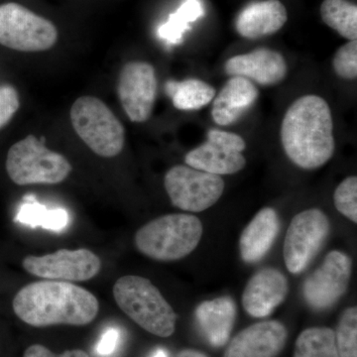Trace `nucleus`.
I'll list each match as a JSON object with an SVG mask.
<instances>
[{
	"label": "nucleus",
	"instance_id": "nucleus-10",
	"mask_svg": "<svg viewBox=\"0 0 357 357\" xmlns=\"http://www.w3.org/2000/svg\"><path fill=\"white\" fill-rule=\"evenodd\" d=\"M23 268L33 276L44 280L62 282L88 281L100 273L102 261L89 249H60L43 256H26Z\"/></svg>",
	"mask_w": 357,
	"mask_h": 357
},
{
	"label": "nucleus",
	"instance_id": "nucleus-9",
	"mask_svg": "<svg viewBox=\"0 0 357 357\" xmlns=\"http://www.w3.org/2000/svg\"><path fill=\"white\" fill-rule=\"evenodd\" d=\"M330 231V220L319 208H310L293 218L283 248L284 261L291 273L300 274L307 269L323 248Z\"/></svg>",
	"mask_w": 357,
	"mask_h": 357
},
{
	"label": "nucleus",
	"instance_id": "nucleus-2",
	"mask_svg": "<svg viewBox=\"0 0 357 357\" xmlns=\"http://www.w3.org/2000/svg\"><path fill=\"white\" fill-rule=\"evenodd\" d=\"M281 142L288 158L299 168L314 170L328 163L335 150L328 102L314 95L293 102L282 121Z\"/></svg>",
	"mask_w": 357,
	"mask_h": 357
},
{
	"label": "nucleus",
	"instance_id": "nucleus-8",
	"mask_svg": "<svg viewBox=\"0 0 357 357\" xmlns=\"http://www.w3.org/2000/svg\"><path fill=\"white\" fill-rule=\"evenodd\" d=\"M164 185L173 206L190 213H201L217 204L225 187L220 176L188 165L171 168Z\"/></svg>",
	"mask_w": 357,
	"mask_h": 357
},
{
	"label": "nucleus",
	"instance_id": "nucleus-18",
	"mask_svg": "<svg viewBox=\"0 0 357 357\" xmlns=\"http://www.w3.org/2000/svg\"><path fill=\"white\" fill-rule=\"evenodd\" d=\"M288 20L286 7L279 0L249 4L237 16L236 29L241 37L258 39L275 34Z\"/></svg>",
	"mask_w": 357,
	"mask_h": 357
},
{
	"label": "nucleus",
	"instance_id": "nucleus-23",
	"mask_svg": "<svg viewBox=\"0 0 357 357\" xmlns=\"http://www.w3.org/2000/svg\"><path fill=\"white\" fill-rule=\"evenodd\" d=\"M16 220L31 227H42L45 229L61 231L67 227L69 215L63 208L48 210L43 204L37 203L35 197H27L21 204Z\"/></svg>",
	"mask_w": 357,
	"mask_h": 357
},
{
	"label": "nucleus",
	"instance_id": "nucleus-13",
	"mask_svg": "<svg viewBox=\"0 0 357 357\" xmlns=\"http://www.w3.org/2000/svg\"><path fill=\"white\" fill-rule=\"evenodd\" d=\"M117 93L131 121H147L156 100L157 79L153 66L139 61L124 65L119 75Z\"/></svg>",
	"mask_w": 357,
	"mask_h": 357
},
{
	"label": "nucleus",
	"instance_id": "nucleus-32",
	"mask_svg": "<svg viewBox=\"0 0 357 357\" xmlns=\"http://www.w3.org/2000/svg\"><path fill=\"white\" fill-rule=\"evenodd\" d=\"M176 357H208L203 352L195 351V349H184V351L178 352Z\"/></svg>",
	"mask_w": 357,
	"mask_h": 357
},
{
	"label": "nucleus",
	"instance_id": "nucleus-20",
	"mask_svg": "<svg viewBox=\"0 0 357 357\" xmlns=\"http://www.w3.org/2000/svg\"><path fill=\"white\" fill-rule=\"evenodd\" d=\"M280 230L276 211L264 208L246 225L239 239L241 259L245 263L260 261L273 245Z\"/></svg>",
	"mask_w": 357,
	"mask_h": 357
},
{
	"label": "nucleus",
	"instance_id": "nucleus-25",
	"mask_svg": "<svg viewBox=\"0 0 357 357\" xmlns=\"http://www.w3.org/2000/svg\"><path fill=\"white\" fill-rule=\"evenodd\" d=\"M203 15L204 8L199 0H185L176 13L169 16L165 24L159 28V36L170 44L181 43L190 24Z\"/></svg>",
	"mask_w": 357,
	"mask_h": 357
},
{
	"label": "nucleus",
	"instance_id": "nucleus-7",
	"mask_svg": "<svg viewBox=\"0 0 357 357\" xmlns=\"http://www.w3.org/2000/svg\"><path fill=\"white\" fill-rule=\"evenodd\" d=\"M58 40L51 21L32 13L21 4L0 6V44L20 52L49 50Z\"/></svg>",
	"mask_w": 357,
	"mask_h": 357
},
{
	"label": "nucleus",
	"instance_id": "nucleus-29",
	"mask_svg": "<svg viewBox=\"0 0 357 357\" xmlns=\"http://www.w3.org/2000/svg\"><path fill=\"white\" fill-rule=\"evenodd\" d=\"M20 105V96L13 86H0V129L11 121Z\"/></svg>",
	"mask_w": 357,
	"mask_h": 357
},
{
	"label": "nucleus",
	"instance_id": "nucleus-1",
	"mask_svg": "<svg viewBox=\"0 0 357 357\" xmlns=\"http://www.w3.org/2000/svg\"><path fill=\"white\" fill-rule=\"evenodd\" d=\"M13 311L27 325L86 326L96 318L100 304L93 293L70 282L42 280L21 288Z\"/></svg>",
	"mask_w": 357,
	"mask_h": 357
},
{
	"label": "nucleus",
	"instance_id": "nucleus-27",
	"mask_svg": "<svg viewBox=\"0 0 357 357\" xmlns=\"http://www.w3.org/2000/svg\"><path fill=\"white\" fill-rule=\"evenodd\" d=\"M335 208L352 222H357V178H345L337 185L333 195Z\"/></svg>",
	"mask_w": 357,
	"mask_h": 357
},
{
	"label": "nucleus",
	"instance_id": "nucleus-12",
	"mask_svg": "<svg viewBox=\"0 0 357 357\" xmlns=\"http://www.w3.org/2000/svg\"><path fill=\"white\" fill-rule=\"evenodd\" d=\"M245 147V141L237 134L211 129L206 142L185 155V162L204 172L232 175L246 165L243 154Z\"/></svg>",
	"mask_w": 357,
	"mask_h": 357
},
{
	"label": "nucleus",
	"instance_id": "nucleus-17",
	"mask_svg": "<svg viewBox=\"0 0 357 357\" xmlns=\"http://www.w3.org/2000/svg\"><path fill=\"white\" fill-rule=\"evenodd\" d=\"M259 96L255 84L243 77H231L215 96L211 109L213 121L227 126L241 119Z\"/></svg>",
	"mask_w": 357,
	"mask_h": 357
},
{
	"label": "nucleus",
	"instance_id": "nucleus-28",
	"mask_svg": "<svg viewBox=\"0 0 357 357\" xmlns=\"http://www.w3.org/2000/svg\"><path fill=\"white\" fill-rule=\"evenodd\" d=\"M333 69L338 77L345 79H356L357 77V41H349L338 49L333 62Z\"/></svg>",
	"mask_w": 357,
	"mask_h": 357
},
{
	"label": "nucleus",
	"instance_id": "nucleus-21",
	"mask_svg": "<svg viewBox=\"0 0 357 357\" xmlns=\"http://www.w3.org/2000/svg\"><path fill=\"white\" fill-rule=\"evenodd\" d=\"M165 89L167 95L172 98L174 107L180 110L203 109L215 96V89L211 84L197 79L169 81Z\"/></svg>",
	"mask_w": 357,
	"mask_h": 357
},
{
	"label": "nucleus",
	"instance_id": "nucleus-30",
	"mask_svg": "<svg viewBox=\"0 0 357 357\" xmlns=\"http://www.w3.org/2000/svg\"><path fill=\"white\" fill-rule=\"evenodd\" d=\"M23 357H89V356L82 349H70L61 354H55L44 345L33 344L26 349Z\"/></svg>",
	"mask_w": 357,
	"mask_h": 357
},
{
	"label": "nucleus",
	"instance_id": "nucleus-11",
	"mask_svg": "<svg viewBox=\"0 0 357 357\" xmlns=\"http://www.w3.org/2000/svg\"><path fill=\"white\" fill-rule=\"evenodd\" d=\"M352 261L347 253L333 250L312 272L303 286L305 301L312 309L323 311L337 304L351 281Z\"/></svg>",
	"mask_w": 357,
	"mask_h": 357
},
{
	"label": "nucleus",
	"instance_id": "nucleus-33",
	"mask_svg": "<svg viewBox=\"0 0 357 357\" xmlns=\"http://www.w3.org/2000/svg\"><path fill=\"white\" fill-rule=\"evenodd\" d=\"M151 357H168V354H167L164 349H158V351L154 352L153 356Z\"/></svg>",
	"mask_w": 357,
	"mask_h": 357
},
{
	"label": "nucleus",
	"instance_id": "nucleus-5",
	"mask_svg": "<svg viewBox=\"0 0 357 357\" xmlns=\"http://www.w3.org/2000/svg\"><path fill=\"white\" fill-rule=\"evenodd\" d=\"M6 171L16 185H55L72 172L66 157L45 146V138L28 135L9 149Z\"/></svg>",
	"mask_w": 357,
	"mask_h": 357
},
{
	"label": "nucleus",
	"instance_id": "nucleus-6",
	"mask_svg": "<svg viewBox=\"0 0 357 357\" xmlns=\"http://www.w3.org/2000/svg\"><path fill=\"white\" fill-rule=\"evenodd\" d=\"M70 121L79 138L96 154L112 158L123 149V126L100 98L89 96L77 98L70 109Z\"/></svg>",
	"mask_w": 357,
	"mask_h": 357
},
{
	"label": "nucleus",
	"instance_id": "nucleus-19",
	"mask_svg": "<svg viewBox=\"0 0 357 357\" xmlns=\"http://www.w3.org/2000/svg\"><path fill=\"white\" fill-rule=\"evenodd\" d=\"M197 324L208 344L223 347L229 342L236 323V302L229 296L201 303L195 312Z\"/></svg>",
	"mask_w": 357,
	"mask_h": 357
},
{
	"label": "nucleus",
	"instance_id": "nucleus-16",
	"mask_svg": "<svg viewBox=\"0 0 357 357\" xmlns=\"http://www.w3.org/2000/svg\"><path fill=\"white\" fill-rule=\"evenodd\" d=\"M225 70L230 77H243L261 86H274L285 79L288 66L279 52L259 48L229 59Z\"/></svg>",
	"mask_w": 357,
	"mask_h": 357
},
{
	"label": "nucleus",
	"instance_id": "nucleus-4",
	"mask_svg": "<svg viewBox=\"0 0 357 357\" xmlns=\"http://www.w3.org/2000/svg\"><path fill=\"white\" fill-rule=\"evenodd\" d=\"M203 223L196 215L172 213L143 225L135 234V245L143 255L157 261L182 259L199 245Z\"/></svg>",
	"mask_w": 357,
	"mask_h": 357
},
{
	"label": "nucleus",
	"instance_id": "nucleus-15",
	"mask_svg": "<svg viewBox=\"0 0 357 357\" xmlns=\"http://www.w3.org/2000/svg\"><path fill=\"white\" fill-rule=\"evenodd\" d=\"M289 282L285 275L275 268H264L251 277L244 289L243 306L253 318H266L285 301Z\"/></svg>",
	"mask_w": 357,
	"mask_h": 357
},
{
	"label": "nucleus",
	"instance_id": "nucleus-3",
	"mask_svg": "<svg viewBox=\"0 0 357 357\" xmlns=\"http://www.w3.org/2000/svg\"><path fill=\"white\" fill-rule=\"evenodd\" d=\"M114 297L121 311L143 330L160 337L175 333L177 314L149 279L121 277L115 282Z\"/></svg>",
	"mask_w": 357,
	"mask_h": 357
},
{
	"label": "nucleus",
	"instance_id": "nucleus-31",
	"mask_svg": "<svg viewBox=\"0 0 357 357\" xmlns=\"http://www.w3.org/2000/svg\"><path fill=\"white\" fill-rule=\"evenodd\" d=\"M119 332L116 328H109L102 337H100V342L96 345V352L100 356H109L114 351L115 347L119 344Z\"/></svg>",
	"mask_w": 357,
	"mask_h": 357
},
{
	"label": "nucleus",
	"instance_id": "nucleus-14",
	"mask_svg": "<svg viewBox=\"0 0 357 357\" xmlns=\"http://www.w3.org/2000/svg\"><path fill=\"white\" fill-rule=\"evenodd\" d=\"M287 338V328L280 321H261L237 333L223 357H276L285 347Z\"/></svg>",
	"mask_w": 357,
	"mask_h": 357
},
{
	"label": "nucleus",
	"instance_id": "nucleus-22",
	"mask_svg": "<svg viewBox=\"0 0 357 357\" xmlns=\"http://www.w3.org/2000/svg\"><path fill=\"white\" fill-rule=\"evenodd\" d=\"M321 15L328 27L349 41L357 38V6L347 0H324Z\"/></svg>",
	"mask_w": 357,
	"mask_h": 357
},
{
	"label": "nucleus",
	"instance_id": "nucleus-26",
	"mask_svg": "<svg viewBox=\"0 0 357 357\" xmlns=\"http://www.w3.org/2000/svg\"><path fill=\"white\" fill-rule=\"evenodd\" d=\"M335 344L340 357H357V309L351 307L345 309L340 317Z\"/></svg>",
	"mask_w": 357,
	"mask_h": 357
},
{
	"label": "nucleus",
	"instance_id": "nucleus-24",
	"mask_svg": "<svg viewBox=\"0 0 357 357\" xmlns=\"http://www.w3.org/2000/svg\"><path fill=\"white\" fill-rule=\"evenodd\" d=\"M294 357H340L335 333L328 328H310L303 331L296 342Z\"/></svg>",
	"mask_w": 357,
	"mask_h": 357
}]
</instances>
